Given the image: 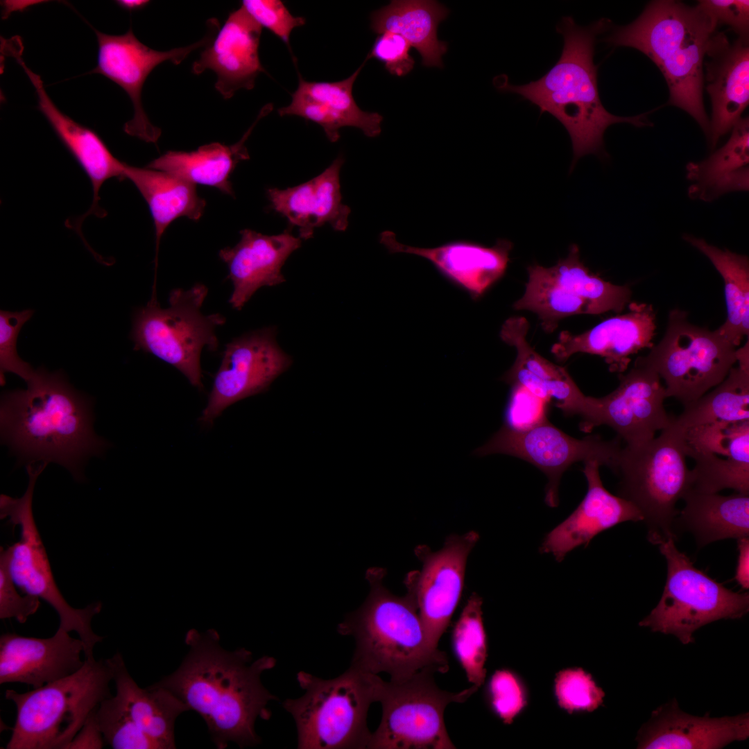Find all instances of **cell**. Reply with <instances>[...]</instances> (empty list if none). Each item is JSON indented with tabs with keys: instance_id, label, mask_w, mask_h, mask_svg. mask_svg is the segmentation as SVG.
I'll list each match as a JSON object with an SVG mask.
<instances>
[{
	"instance_id": "cell-37",
	"label": "cell",
	"mask_w": 749,
	"mask_h": 749,
	"mask_svg": "<svg viewBox=\"0 0 749 749\" xmlns=\"http://www.w3.org/2000/svg\"><path fill=\"white\" fill-rule=\"evenodd\" d=\"M123 178L134 184L148 205L155 230L156 272L160 239L168 226L180 217L198 221L206 202L198 196L196 185L166 172L126 163Z\"/></svg>"
},
{
	"instance_id": "cell-25",
	"label": "cell",
	"mask_w": 749,
	"mask_h": 749,
	"mask_svg": "<svg viewBox=\"0 0 749 749\" xmlns=\"http://www.w3.org/2000/svg\"><path fill=\"white\" fill-rule=\"evenodd\" d=\"M15 58L32 83L37 96L38 108L89 178L93 191L92 205L86 213L70 225L78 232L86 217H104L99 206V192L104 183L112 178H123L126 163L116 158L105 142L94 130L83 126L62 113L47 94L40 76L32 71L18 53Z\"/></svg>"
},
{
	"instance_id": "cell-26",
	"label": "cell",
	"mask_w": 749,
	"mask_h": 749,
	"mask_svg": "<svg viewBox=\"0 0 749 749\" xmlns=\"http://www.w3.org/2000/svg\"><path fill=\"white\" fill-rule=\"evenodd\" d=\"M528 322L524 317H511L503 324L500 337L514 346L517 357L503 379L510 384L520 385L535 395L550 402L567 416L587 414L589 396L577 386L567 370L538 354L528 343L526 334Z\"/></svg>"
},
{
	"instance_id": "cell-13",
	"label": "cell",
	"mask_w": 749,
	"mask_h": 749,
	"mask_svg": "<svg viewBox=\"0 0 749 749\" xmlns=\"http://www.w3.org/2000/svg\"><path fill=\"white\" fill-rule=\"evenodd\" d=\"M434 673L419 672L400 681H384L379 702L382 716L371 734L369 749H454L444 712L451 703H463L477 690L454 693L440 689Z\"/></svg>"
},
{
	"instance_id": "cell-53",
	"label": "cell",
	"mask_w": 749,
	"mask_h": 749,
	"mask_svg": "<svg viewBox=\"0 0 749 749\" xmlns=\"http://www.w3.org/2000/svg\"><path fill=\"white\" fill-rule=\"evenodd\" d=\"M738 560L734 579L745 589L749 588V538L738 539Z\"/></svg>"
},
{
	"instance_id": "cell-24",
	"label": "cell",
	"mask_w": 749,
	"mask_h": 749,
	"mask_svg": "<svg viewBox=\"0 0 749 749\" xmlns=\"http://www.w3.org/2000/svg\"><path fill=\"white\" fill-rule=\"evenodd\" d=\"M587 493L578 507L544 537L541 553L551 554L561 562L576 548L589 545L599 533L624 522L643 521V516L630 501L609 492L599 475V463H583Z\"/></svg>"
},
{
	"instance_id": "cell-2",
	"label": "cell",
	"mask_w": 749,
	"mask_h": 749,
	"mask_svg": "<svg viewBox=\"0 0 749 749\" xmlns=\"http://www.w3.org/2000/svg\"><path fill=\"white\" fill-rule=\"evenodd\" d=\"M26 383V389L1 395V443L20 465L55 463L81 481L85 461L109 446L94 431L91 399L61 371L40 367Z\"/></svg>"
},
{
	"instance_id": "cell-18",
	"label": "cell",
	"mask_w": 749,
	"mask_h": 749,
	"mask_svg": "<svg viewBox=\"0 0 749 749\" xmlns=\"http://www.w3.org/2000/svg\"><path fill=\"white\" fill-rule=\"evenodd\" d=\"M209 31L200 40L189 46L166 51H156L141 43L132 28L120 35H112L95 31L98 41L96 67L89 74H101L119 85L128 95L134 108L132 119L126 123L124 131L146 142H157L161 135L144 112L141 91L150 73L161 63L170 61L181 63L192 51L205 47L215 36L218 24L209 21Z\"/></svg>"
},
{
	"instance_id": "cell-28",
	"label": "cell",
	"mask_w": 749,
	"mask_h": 749,
	"mask_svg": "<svg viewBox=\"0 0 749 749\" xmlns=\"http://www.w3.org/2000/svg\"><path fill=\"white\" fill-rule=\"evenodd\" d=\"M749 736V714L712 718L682 712L676 701L654 710L639 730L637 748L718 749Z\"/></svg>"
},
{
	"instance_id": "cell-27",
	"label": "cell",
	"mask_w": 749,
	"mask_h": 749,
	"mask_svg": "<svg viewBox=\"0 0 749 749\" xmlns=\"http://www.w3.org/2000/svg\"><path fill=\"white\" fill-rule=\"evenodd\" d=\"M240 233L241 239L236 246L221 249L218 253L227 264L228 277L233 284L229 302L236 310H241L259 289L285 282L282 266L302 243L300 237L288 230L277 235L250 229Z\"/></svg>"
},
{
	"instance_id": "cell-38",
	"label": "cell",
	"mask_w": 749,
	"mask_h": 749,
	"mask_svg": "<svg viewBox=\"0 0 749 749\" xmlns=\"http://www.w3.org/2000/svg\"><path fill=\"white\" fill-rule=\"evenodd\" d=\"M727 143L707 159L687 166L691 197L712 200L749 187V120L741 119Z\"/></svg>"
},
{
	"instance_id": "cell-51",
	"label": "cell",
	"mask_w": 749,
	"mask_h": 749,
	"mask_svg": "<svg viewBox=\"0 0 749 749\" xmlns=\"http://www.w3.org/2000/svg\"><path fill=\"white\" fill-rule=\"evenodd\" d=\"M698 2V6L710 17L717 26L721 24L728 25L740 37H748V0H705Z\"/></svg>"
},
{
	"instance_id": "cell-14",
	"label": "cell",
	"mask_w": 749,
	"mask_h": 749,
	"mask_svg": "<svg viewBox=\"0 0 749 749\" xmlns=\"http://www.w3.org/2000/svg\"><path fill=\"white\" fill-rule=\"evenodd\" d=\"M528 273L524 293L513 307L536 313L546 332L551 333L566 317L620 313L632 295L628 286L613 284L592 274L580 261L576 244L554 266L532 265Z\"/></svg>"
},
{
	"instance_id": "cell-10",
	"label": "cell",
	"mask_w": 749,
	"mask_h": 749,
	"mask_svg": "<svg viewBox=\"0 0 749 749\" xmlns=\"http://www.w3.org/2000/svg\"><path fill=\"white\" fill-rule=\"evenodd\" d=\"M42 472L37 467L27 469L28 485L21 497H0L1 518L8 517L14 526L20 528L19 540L6 549L1 547L0 557L17 587L49 603L59 617V627L69 632H76L84 644L85 658H92L96 644L104 639L92 628V619L101 611L102 603L94 602L84 608H73L56 585L33 514L34 488Z\"/></svg>"
},
{
	"instance_id": "cell-44",
	"label": "cell",
	"mask_w": 749,
	"mask_h": 749,
	"mask_svg": "<svg viewBox=\"0 0 749 749\" xmlns=\"http://www.w3.org/2000/svg\"><path fill=\"white\" fill-rule=\"evenodd\" d=\"M554 689L558 705L569 714L592 712L603 703L605 696L592 675L580 668L559 671L556 675Z\"/></svg>"
},
{
	"instance_id": "cell-48",
	"label": "cell",
	"mask_w": 749,
	"mask_h": 749,
	"mask_svg": "<svg viewBox=\"0 0 749 749\" xmlns=\"http://www.w3.org/2000/svg\"><path fill=\"white\" fill-rule=\"evenodd\" d=\"M241 6L261 27L268 29L289 46L292 31L306 23L304 17L293 16L279 0H243Z\"/></svg>"
},
{
	"instance_id": "cell-35",
	"label": "cell",
	"mask_w": 749,
	"mask_h": 749,
	"mask_svg": "<svg viewBox=\"0 0 749 749\" xmlns=\"http://www.w3.org/2000/svg\"><path fill=\"white\" fill-rule=\"evenodd\" d=\"M267 114L265 110H261L241 139L232 146L215 142L190 152L170 150L153 160L146 167L166 172L194 185L215 187L233 196L230 175L238 163L250 158L245 141L258 121Z\"/></svg>"
},
{
	"instance_id": "cell-7",
	"label": "cell",
	"mask_w": 749,
	"mask_h": 749,
	"mask_svg": "<svg viewBox=\"0 0 749 749\" xmlns=\"http://www.w3.org/2000/svg\"><path fill=\"white\" fill-rule=\"evenodd\" d=\"M107 659L85 658L76 673L25 693L7 689L17 717L7 749H67L87 717L112 696Z\"/></svg>"
},
{
	"instance_id": "cell-50",
	"label": "cell",
	"mask_w": 749,
	"mask_h": 749,
	"mask_svg": "<svg viewBox=\"0 0 749 749\" xmlns=\"http://www.w3.org/2000/svg\"><path fill=\"white\" fill-rule=\"evenodd\" d=\"M16 587L4 560L0 557V619H15L24 623L37 611L40 601L36 596L26 594L21 596Z\"/></svg>"
},
{
	"instance_id": "cell-15",
	"label": "cell",
	"mask_w": 749,
	"mask_h": 749,
	"mask_svg": "<svg viewBox=\"0 0 749 749\" xmlns=\"http://www.w3.org/2000/svg\"><path fill=\"white\" fill-rule=\"evenodd\" d=\"M621 448L619 438L605 440L594 435L578 439L546 420L526 431H514L503 426L475 453L478 456L503 454L531 463L548 479L546 503L556 507L560 479L572 464L593 460L615 472Z\"/></svg>"
},
{
	"instance_id": "cell-36",
	"label": "cell",
	"mask_w": 749,
	"mask_h": 749,
	"mask_svg": "<svg viewBox=\"0 0 749 749\" xmlns=\"http://www.w3.org/2000/svg\"><path fill=\"white\" fill-rule=\"evenodd\" d=\"M738 366L725 379L698 399L684 406L678 417H671L666 429L682 436L687 431L717 422L749 420V343L737 350Z\"/></svg>"
},
{
	"instance_id": "cell-20",
	"label": "cell",
	"mask_w": 749,
	"mask_h": 749,
	"mask_svg": "<svg viewBox=\"0 0 749 749\" xmlns=\"http://www.w3.org/2000/svg\"><path fill=\"white\" fill-rule=\"evenodd\" d=\"M83 641L58 627L49 638L16 633L0 636V684L19 682L33 689L78 671L85 663Z\"/></svg>"
},
{
	"instance_id": "cell-3",
	"label": "cell",
	"mask_w": 749,
	"mask_h": 749,
	"mask_svg": "<svg viewBox=\"0 0 749 749\" xmlns=\"http://www.w3.org/2000/svg\"><path fill=\"white\" fill-rule=\"evenodd\" d=\"M609 23L601 19L581 26L571 17H564L556 27L564 40L560 56L543 76L524 85L511 84L503 75L494 80L499 90L519 95L536 105L541 114H550L565 127L572 144L574 164L588 154H603L604 132L612 124L651 126L647 113L616 116L604 107L600 99L594 47L597 36L608 29Z\"/></svg>"
},
{
	"instance_id": "cell-34",
	"label": "cell",
	"mask_w": 749,
	"mask_h": 749,
	"mask_svg": "<svg viewBox=\"0 0 749 749\" xmlns=\"http://www.w3.org/2000/svg\"><path fill=\"white\" fill-rule=\"evenodd\" d=\"M685 506L675 518V528L689 531L699 547L728 538L749 535V494L723 496L689 489Z\"/></svg>"
},
{
	"instance_id": "cell-23",
	"label": "cell",
	"mask_w": 749,
	"mask_h": 749,
	"mask_svg": "<svg viewBox=\"0 0 749 749\" xmlns=\"http://www.w3.org/2000/svg\"><path fill=\"white\" fill-rule=\"evenodd\" d=\"M380 242L390 253H406L429 260L443 276L467 290L473 298L482 295L501 278L509 262L512 243L498 239L492 247L468 240H456L434 248H420L399 242L386 231Z\"/></svg>"
},
{
	"instance_id": "cell-19",
	"label": "cell",
	"mask_w": 749,
	"mask_h": 749,
	"mask_svg": "<svg viewBox=\"0 0 749 749\" xmlns=\"http://www.w3.org/2000/svg\"><path fill=\"white\" fill-rule=\"evenodd\" d=\"M276 334L275 327H264L226 344L201 422L209 424L229 406L264 391L288 369L291 359Z\"/></svg>"
},
{
	"instance_id": "cell-47",
	"label": "cell",
	"mask_w": 749,
	"mask_h": 749,
	"mask_svg": "<svg viewBox=\"0 0 749 749\" xmlns=\"http://www.w3.org/2000/svg\"><path fill=\"white\" fill-rule=\"evenodd\" d=\"M511 386L505 411L504 427L514 431H526L548 420V401L520 385Z\"/></svg>"
},
{
	"instance_id": "cell-12",
	"label": "cell",
	"mask_w": 749,
	"mask_h": 749,
	"mask_svg": "<svg viewBox=\"0 0 749 749\" xmlns=\"http://www.w3.org/2000/svg\"><path fill=\"white\" fill-rule=\"evenodd\" d=\"M737 350L716 330L693 325L687 312L675 309L662 339L637 359L663 379L666 397L685 406L725 379L737 362Z\"/></svg>"
},
{
	"instance_id": "cell-16",
	"label": "cell",
	"mask_w": 749,
	"mask_h": 749,
	"mask_svg": "<svg viewBox=\"0 0 749 749\" xmlns=\"http://www.w3.org/2000/svg\"><path fill=\"white\" fill-rule=\"evenodd\" d=\"M479 540V533L470 531L449 535L438 551L424 544L415 549L422 568L408 573L404 583L417 607L427 635L436 647L461 598L467 558Z\"/></svg>"
},
{
	"instance_id": "cell-41",
	"label": "cell",
	"mask_w": 749,
	"mask_h": 749,
	"mask_svg": "<svg viewBox=\"0 0 749 749\" xmlns=\"http://www.w3.org/2000/svg\"><path fill=\"white\" fill-rule=\"evenodd\" d=\"M685 454L710 453L749 463V420L717 422L682 435Z\"/></svg>"
},
{
	"instance_id": "cell-43",
	"label": "cell",
	"mask_w": 749,
	"mask_h": 749,
	"mask_svg": "<svg viewBox=\"0 0 749 749\" xmlns=\"http://www.w3.org/2000/svg\"><path fill=\"white\" fill-rule=\"evenodd\" d=\"M96 716L105 742L112 748L162 749L135 723L116 695L100 703Z\"/></svg>"
},
{
	"instance_id": "cell-1",
	"label": "cell",
	"mask_w": 749,
	"mask_h": 749,
	"mask_svg": "<svg viewBox=\"0 0 749 749\" xmlns=\"http://www.w3.org/2000/svg\"><path fill=\"white\" fill-rule=\"evenodd\" d=\"M184 641L189 651L180 666L153 685L198 713L217 748H225L230 742L241 748L259 744L255 722L269 720L268 703L277 700L263 685L261 676L275 667V658L264 655L253 661L252 653L245 648L227 651L215 629L191 628Z\"/></svg>"
},
{
	"instance_id": "cell-6",
	"label": "cell",
	"mask_w": 749,
	"mask_h": 749,
	"mask_svg": "<svg viewBox=\"0 0 749 749\" xmlns=\"http://www.w3.org/2000/svg\"><path fill=\"white\" fill-rule=\"evenodd\" d=\"M296 678L304 694L286 699L282 706L295 721L298 748H368V712L379 702L384 680L352 666L332 679L303 671Z\"/></svg>"
},
{
	"instance_id": "cell-9",
	"label": "cell",
	"mask_w": 749,
	"mask_h": 749,
	"mask_svg": "<svg viewBox=\"0 0 749 749\" xmlns=\"http://www.w3.org/2000/svg\"><path fill=\"white\" fill-rule=\"evenodd\" d=\"M686 457L682 436L667 429L657 438L621 449L615 472L621 476L619 496L640 511L653 544L676 539V503L691 481Z\"/></svg>"
},
{
	"instance_id": "cell-46",
	"label": "cell",
	"mask_w": 749,
	"mask_h": 749,
	"mask_svg": "<svg viewBox=\"0 0 749 749\" xmlns=\"http://www.w3.org/2000/svg\"><path fill=\"white\" fill-rule=\"evenodd\" d=\"M486 697L492 712L506 724H510L526 703V691L517 675L508 669L497 670L486 687Z\"/></svg>"
},
{
	"instance_id": "cell-31",
	"label": "cell",
	"mask_w": 749,
	"mask_h": 749,
	"mask_svg": "<svg viewBox=\"0 0 749 749\" xmlns=\"http://www.w3.org/2000/svg\"><path fill=\"white\" fill-rule=\"evenodd\" d=\"M705 64L707 90L711 97L712 117L709 137L712 146L741 119L749 102V47L748 37L731 43L717 33Z\"/></svg>"
},
{
	"instance_id": "cell-8",
	"label": "cell",
	"mask_w": 749,
	"mask_h": 749,
	"mask_svg": "<svg viewBox=\"0 0 749 749\" xmlns=\"http://www.w3.org/2000/svg\"><path fill=\"white\" fill-rule=\"evenodd\" d=\"M207 287L196 283L190 289L171 290L169 306L162 308L156 295L133 313L130 338L134 350L150 353L178 370L189 383L202 388L200 355L203 348L216 351L217 327L225 317L218 313L204 315L201 307Z\"/></svg>"
},
{
	"instance_id": "cell-39",
	"label": "cell",
	"mask_w": 749,
	"mask_h": 749,
	"mask_svg": "<svg viewBox=\"0 0 749 749\" xmlns=\"http://www.w3.org/2000/svg\"><path fill=\"white\" fill-rule=\"evenodd\" d=\"M684 238L711 261L723 279L728 315L725 322L716 331L737 347L744 336L749 335L748 258L719 249L703 239L691 235Z\"/></svg>"
},
{
	"instance_id": "cell-52",
	"label": "cell",
	"mask_w": 749,
	"mask_h": 749,
	"mask_svg": "<svg viewBox=\"0 0 749 749\" xmlns=\"http://www.w3.org/2000/svg\"><path fill=\"white\" fill-rule=\"evenodd\" d=\"M97 708L87 717L67 749H101L104 747L105 742L96 716Z\"/></svg>"
},
{
	"instance_id": "cell-5",
	"label": "cell",
	"mask_w": 749,
	"mask_h": 749,
	"mask_svg": "<svg viewBox=\"0 0 749 749\" xmlns=\"http://www.w3.org/2000/svg\"><path fill=\"white\" fill-rule=\"evenodd\" d=\"M386 571L367 570L370 590L361 606L347 614L338 626L342 635L354 637L355 649L350 666L390 680L400 681L419 672L446 673V654L429 639L413 597L399 596L384 585Z\"/></svg>"
},
{
	"instance_id": "cell-40",
	"label": "cell",
	"mask_w": 749,
	"mask_h": 749,
	"mask_svg": "<svg viewBox=\"0 0 749 749\" xmlns=\"http://www.w3.org/2000/svg\"><path fill=\"white\" fill-rule=\"evenodd\" d=\"M482 604V598L476 593H472L451 632V648L454 656L465 671L468 681L478 688L485 681V664L488 656Z\"/></svg>"
},
{
	"instance_id": "cell-42",
	"label": "cell",
	"mask_w": 749,
	"mask_h": 749,
	"mask_svg": "<svg viewBox=\"0 0 749 749\" xmlns=\"http://www.w3.org/2000/svg\"><path fill=\"white\" fill-rule=\"evenodd\" d=\"M687 456L695 461V466L691 470L689 489L718 493L730 488L738 493L749 494V463L710 453L690 452Z\"/></svg>"
},
{
	"instance_id": "cell-30",
	"label": "cell",
	"mask_w": 749,
	"mask_h": 749,
	"mask_svg": "<svg viewBox=\"0 0 749 749\" xmlns=\"http://www.w3.org/2000/svg\"><path fill=\"white\" fill-rule=\"evenodd\" d=\"M343 163L340 155L322 173L306 182L285 189L267 190L271 209L298 228L300 239H310L315 229L325 224L336 231L347 227L351 209L342 202L339 175Z\"/></svg>"
},
{
	"instance_id": "cell-22",
	"label": "cell",
	"mask_w": 749,
	"mask_h": 749,
	"mask_svg": "<svg viewBox=\"0 0 749 749\" xmlns=\"http://www.w3.org/2000/svg\"><path fill=\"white\" fill-rule=\"evenodd\" d=\"M630 311L608 318L579 334L560 333L551 352L558 361H565L576 353L603 357L611 372H625L630 356L653 346L655 313L651 304L632 302Z\"/></svg>"
},
{
	"instance_id": "cell-4",
	"label": "cell",
	"mask_w": 749,
	"mask_h": 749,
	"mask_svg": "<svg viewBox=\"0 0 749 749\" xmlns=\"http://www.w3.org/2000/svg\"><path fill=\"white\" fill-rule=\"evenodd\" d=\"M718 26L698 6L675 1L651 2L631 24L617 27L606 42L636 49L655 63L669 89V103L688 112L709 138L703 101V60Z\"/></svg>"
},
{
	"instance_id": "cell-33",
	"label": "cell",
	"mask_w": 749,
	"mask_h": 749,
	"mask_svg": "<svg viewBox=\"0 0 749 749\" xmlns=\"http://www.w3.org/2000/svg\"><path fill=\"white\" fill-rule=\"evenodd\" d=\"M449 10L433 0H393L371 14L370 27L381 34L391 32L404 37L415 49L425 67L442 68L447 44L438 38V27Z\"/></svg>"
},
{
	"instance_id": "cell-21",
	"label": "cell",
	"mask_w": 749,
	"mask_h": 749,
	"mask_svg": "<svg viewBox=\"0 0 749 749\" xmlns=\"http://www.w3.org/2000/svg\"><path fill=\"white\" fill-rule=\"evenodd\" d=\"M262 27L241 6L232 12L192 65L200 75L207 69L217 76L214 85L222 96L232 98L241 89H251L261 72L259 56Z\"/></svg>"
},
{
	"instance_id": "cell-17",
	"label": "cell",
	"mask_w": 749,
	"mask_h": 749,
	"mask_svg": "<svg viewBox=\"0 0 749 749\" xmlns=\"http://www.w3.org/2000/svg\"><path fill=\"white\" fill-rule=\"evenodd\" d=\"M666 397L659 374L636 359L627 373L619 374L614 390L602 397H589L587 415L580 428L590 431L607 425L626 445L642 444L669 426L671 417L664 406Z\"/></svg>"
},
{
	"instance_id": "cell-54",
	"label": "cell",
	"mask_w": 749,
	"mask_h": 749,
	"mask_svg": "<svg viewBox=\"0 0 749 749\" xmlns=\"http://www.w3.org/2000/svg\"><path fill=\"white\" fill-rule=\"evenodd\" d=\"M116 2L121 8L130 11L141 9L149 3L146 0H120Z\"/></svg>"
},
{
	"instance_id": "cell-45",
	"label": "cell",
	"mask_w": 749,
	"mask_h": 749,
	"mask_svg": "<svg viewBox=\"0 0 749 749\" xmlns=\"http://www.w3.org/2000/svg\"><path fill=\"white\" fill-rule=\"evenodd\" d=\"M33 309L21 311H0V383H6L5 374H17L28 381L35 370L22 360L17 352V340L22 326L32 317Z\"/></svg>"
},
{
	"instance_id": "cell-11",
	"label": "cell",
	"mask_w": 749,
	"mask_h": 749,
	"mask_svg": "<svg viewBox=\"0 0 749 749\" xmlns=\"http://www.w3.org/2000/svg\"><path fill=\"white\" fill-rule=\"evenodd\" d=\"M674 541L670 538L658 544L666 560V581L659 603L639 624L675 635L687 644L700 627L746 614L749 595L734 592L698 569Z\"/></svg>"
},
{
	"instance_id": "cell-32",
	"label": "cell",
	"mask_w": 749,
	"mask_h": 749,
	"mask_svg": "<svg viewBox=\"0 0 749 749\" xmlns=\"http://www.w3.org/2000/svg\"><path fill=\"white\" fill-rule=\"evenodd\" d=\"M110 666L116 696L135 722L162 749L175 748V723L187 705L169 690L150 685L138 686L129 673L120 653L107 658Z\"/></svg>"
},
{
	"instance_id": "cell-29",
	"label": "cell",
	"mask_w": 749,
	"mask_h": 749,
	"mask_svg": "<svg viewBox=\"0 0 749 749\" xmlns=\"http://www.w3.org/2000/svg\"><path fill=\"white\" fill-rule=\"evenodd\" d=\"M367 60L340 81L311 82L300 75L291 103L279 108L278 114L281 117L295 115L317 123L331 142L340 139L339 130L345 126L359 128L368 137H377L381 132L383 117L377 112L362 110L352 95L354 83Z\"/></svg>"
},
{
	"instance_id": "cell-49",
	"label": "cell",
	"mask_w": 749,
	"mask_h": 749,
	"mask_svg": "<svg viewBox=\"0 0 749 749\" xmlns=\"http://www.w3.org/2000/svg\"><path fill=\"white\" fill-rule=\"evenodd\" d=\"M411 49L410 44L402 35L384 32L376 37L366 58L381 62L393 76H404L412 71L415 63Z\"/></svg>"
}]
</instances>
